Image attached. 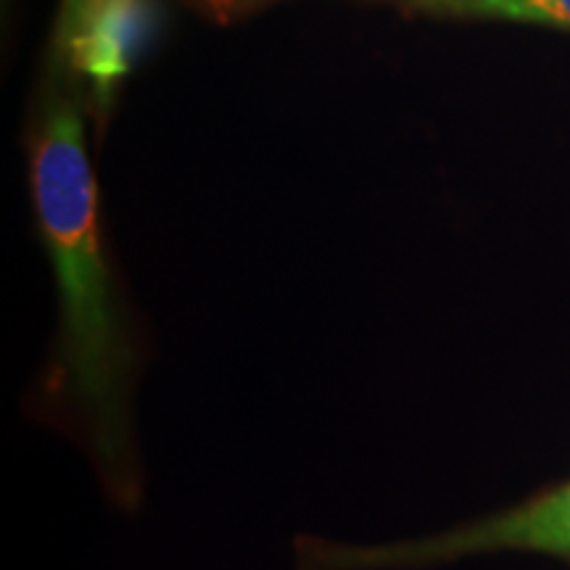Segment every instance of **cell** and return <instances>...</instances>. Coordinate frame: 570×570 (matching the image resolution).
I'll return each mask as SVG.
<instances>
[{
  "mask_svg": "<svg viewBox=\"0 0 570 570\" xmlns=\"http://www.w3.org/2000/svg\"><path fill=\"white\" fill-rule=\"evenodd\" d=\"M35 204L61 323L53 356L24 399V412L80 449L114 510L138 512L146 494L135 423L140 354L117 298L82 119L71 104L56 106L42 125Z\"/></svg>",
  "mask_w": 570,
  "mask_h": 570,
  "instance_id": "1",
  "label": "cell"
},
{
  "mask_svg": "<svg viewBox=\"0 0 570 570\" xmlns=\"http://www.w3.org/2000/svg\"><path fill=\"white\" fill-rule=\"evenodd\" d=\"M497 552H533L570 560V481L539 491L515 508L431 537L389 544H346L296 537V570H425Z\"/></svg>",
  "mask_w": 570,
  "mask_h": 570,
  "instance_id": "2",
  "label": "cell"
},
{
  "mask_svg": "<svg viewBox=\"0 0 570 570\" xmlns=\"http://www.w3.org/2000/svg\"><path fill=\"white\" fill-rule=\"evenodd\" d=\"M146 19L142 0H101L82 40L71 51L75 63L92 82L109 88L130 69Z\"/></svg>",
  "mask_w": 570,
  "mask_h": 570,
  "instance_id": "3",
  "label": "cell"
},
{
  "mask_svg": "<svg viewBox=\"0 0 570 570\" xmlns=\"http://www.w3.org/2000/svg\"><path fill=\"white\" fill-rule=\"evenodd\" d=\"M415 11L444 17H494L570 30V0H396Z\"/></svg>",
  "mask_w": 570,
  "mask_h": 570,
  "instance_id": "4",
  "label": "cell"
},
{
  "mask_svg": "<svg viewBox=\"0 0 570 570\" xmlns=\"http://www.w3.org/2000/svg\"><path fill=\"white\" fill-rule=\"evenodd\" d=\"M98 3H101V0H63L61 30H59L61 46H67L69 51H75V46L82 40L85 30H88Z\"/></svg>",
  "mask_w": 570,
  "mask_h": 570,
  "instance_id": "5",
  "label": "cell"
}]
</instances>
